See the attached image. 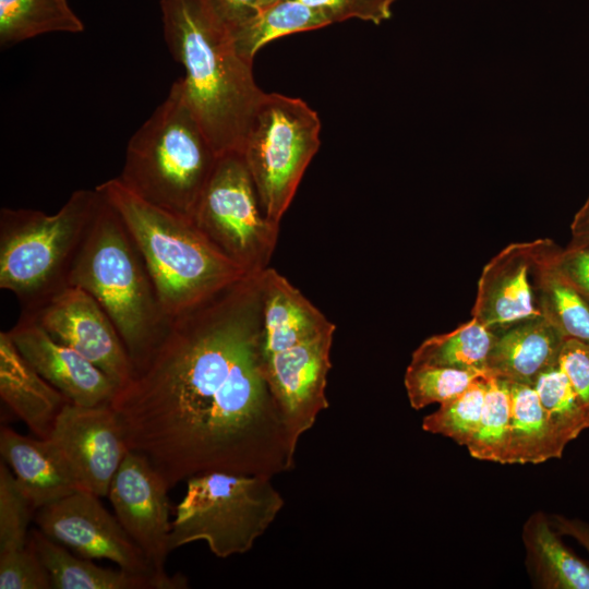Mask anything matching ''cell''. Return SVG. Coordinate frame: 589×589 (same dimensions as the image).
I'll return each mask as SVG.
<instances>
[{
  "instance_id": "6da1fadb",
  "label": "cell",
  "mask_w": 589,
  "mask_h": 589,
  "mask_svg": "<svg viewBox=\"0 0 589 589\" xmlns=\"http://www.w3.org/2000/svg\"><path fill=\"white\" fill-rule=\"evenodd\" d=\"M110 405L170 489L212 471L292 470L298 444L265 371L262 272L171 317Z\"/></svg>"
},
{
  "instance_id": "7a4b0ae2",
  "label": "cell",
  "mask_w": 589,
  "mask_h": 589,
  "mask_svg": "<svg viewBox=\"0 0 589 589\" xmlns=\"http://www.w3.org/2000/svg\"><path fill=\"white\" fill-rule=\"evenodd\" d=\"M165 40L183 65L188 100L218 156L240 153L265 96L252 63L196 0H160Z\"/></svg>"
},
{
  "instance_id": "3957f363",
  "label": "cell",
  "mask_w": 589,
  "mask_h": 589,
  "mask_svg": "<svg viewBox=\"0 0 589 589\" xmlns=\"http://www.w3.org/2000/svg\"><path fill=\"white\" fill-rule=\"evenodd\" d=\"M96 189L132 236L168 317L182 314L250 275L211 242L191 218L144 201L119 178Z\"/></svg>"
},
{
  "instance_id": "277c9868",
  "label": "cell",
  "mask_w": 589,
  "mask_h": 589,
  "mask_svg": "<svg viewBox=\"0 0 589 589\" xmlns=\"http://www.w3.org/2000/svg\"><path fill=\"white\" fill-rule=\"evenodd\" d=\"M68 285L87 291L105 310L133 369L147 359L167 332L170 317L163 310L144 259L123 220L103 194L71 267Z\"/></svg>"
},
{
  "instance_id": "5b68a950",
  "label": "cell",
  "mask_w": 589,
  "mask_h": 589,
  "mask_svg": "<svg viewBox=\"0 0 589 589\" xmlns=\"http://www.w3.org/2000/svg\"><path fill=\"white\" fill-rule=\"evenodd\" d=\"M218 157L180 77L130 139L118 178L144 201L192 219Z\"/></svg>"
},
{
  "instance_id": "8992f818",
  "label": "cell",
  "mask_w": 589,
  "mask_h": 589,
  "mask_svg": "<svg viewBox=\"0 0 589 589\" xmlns=\"http://www.w3.org/2000/svg\"><path fill=\"white\" fill-rule=\"evenodd\" d=\"M101 194L74 191L52 215L29 208L0 211V288L28 312L68 287L74 260L94 220Z\"/></svg>"
},
{
  "instance_id": "52a82bcc",
  "label": "cell",
  "mask_w": 589,
  "mask_h": 589,
  "mask_svg": "<svg viewBox=\"0 0 589 589\" xmlns=\"http://www.w3.org/2000/svg\"><path fill=\"white\" fill-rule=\"evenodd\" d=\"M271 480L226 471L189 478L171 521L170 551L201 540L220 558L250 551L285 504Z\"/></svg>"
},
{
  "instance_id": "ba28073f",
  "label": "cell",
  "mask_w": 589,
  "mask_h": 589,
  "mask_svg": "<svg viewBox=\"0 0 589 589\" xmlns=\"http://www.w3.org/2000/svg\"><path fill=\"white\" fill-rule=\"evenodd\" d=\"M321 120L302 99L266 93L241 155L261 209L274 227L288 209L305 169L320 148Z\"/></svg>"
},
{
  "instance_id": "9c48e42d",
  "label": "cell",
  "mask_w": 589,
  "mask_h": 589,
  "mask_svg": "<svg viewBox=\"0 0 589 589\" xmlns=\"http://www.w3.org/2000/svg\"><path fill=\"white\" fill-rule=\"evenodd\" d=\"M192 220L247 274L268 268L279 228L265 218L240 153L218 157Z\"/></svg>"
},
{
  "instance_id": "30bf717a",
  "label": "cell",
  "mask_w": 589,
  "mask_h": 589,
  "mask_svg": "<svg viewBox=\"0 0 589 589\" xmlns=\"http://www.w3.org/2000/svg\"><path fill=\"white\" fill-rule=\"evenodd\" d=\"M35 521L44 534L79 556L109 560L135 574H166L155 569L116 515L91 492L80 490L37 509Z\"/></svg>"
},
{
  "instance_id": "8fae6325",
  "label": "cell",
  "mask_w": 589,
  "mask_h": 589,
  "mask_svg": "<svg viewBox=\"0 0 589 589\" xmlns=\"http://www.w3.org/2000/svg\"><path fill=\"white\" fill-rule=\"evenodd\" d=\"M48 438L71 469L80 490L108 495L111 481L130 450L122 423L110 404L67 402Z\"/></svg>"
},
{
  "instance_id": "7c38bea8",
  "label": "cell",
  "mask_w": 589,
  "mask_h": 589,
  "mask_svg": "<svg viewBox=\"0 0 589 589\" xmlns=\"http://www.w3.org/2000/svg\"><path fill=\"white\" fill-rule=\"evenodd\" d=\"M21 313L95 364L117 388L131 377L133 364L115 324L84 289L68 286L36 309Z\"/></svg>"
},
{
  "instance_id": "4fadbf2b",
  "label": "cell",
  "mask_w": 589,
  "mask_h": 589,
  "mask_svg": "<svg viewBox=\"0 0 589 589\" xmlns=\"http://www.w3.org/2000/svg\"><path fill=\"white\" fill-rule=\"evenodd\" d=\"M168 486L143 454L129 450L116 472L108 497L123 529L156 570L164 573L169 549Z\"/></svg>"
},
{
  "instance_id": "5bb4252c",
  "label": "cell",
  "mask_w": 589,
  "mask_h": 589,
  "mask_svg": "<svg viewBox=\"0 0 589 589\" xmlns=\"http://www.w3.org/2000/svg\"><path fill=\"white\" fill-rule=\"evenodd\" d=\"M334 332L264 353L266 377L296 444L329 405L327 376Z\"/></svg>"
},
{
  "instance_id": "9a60e30c",
  "label": "cell",
  "mask_w": 589,
  "mask_h": 589,
  "mask_svg": "<svg viewBox=\"0 0 589 589\" xmlns=\"http://www.w3.org/2000/svg\"><path fill=\"white\" fill-rule=\"evenodd\" d=\"M540 239L505 247L483 267L478 281L472 318L500 334L541 315L532 266Z\"/></svg>"
},
{
  "instance_id": "2e32d148",
  "label": "cell",
  "mask_w": 589,
  "mask_h": 589,
  "mask_svg": "<svg viewBox=\"0 0 589 589\" xmlns=\"http://www.w3.org/2000/svg\"><path fill=\"white\" fill-rule=\"evenodd\" d=\"M8 334L22 356L69 402L88 407L111 402L117 385L77 351L55 340L29 315L21 313Z\"/></svg>"
},
{
  "instance_id": "e0dca14e",
  "label": "cell",
  "mask_w": 589,
  "mask_h": 589,
  "mask_svg": "<svg viewBox=\"0 0 589 589\" xmlns=\"http://www.w3.org/2000/svg\"><path fill=\"white\" fill-rule=\"evenodd\" d=\"M0 454L34 509L80 491L67 461L48 438L1 428Z\"/></svg>"
},
{
  "instance_id": "ac0fdd59",
  "label": "cell",
  "mask_w": 589,
  "mask_h": 589,
  "mask_svg": "<svg viewBox=\"0 0 589 589\" xmlns=\"http://www.w3.org/2000/svg\"><path fill=\"white\" fill-rule=\"evenodd\" d=\"M34 548L55 589H180L187 580L179 575H142L123 568L110 569L94 564L89 558L75 556L62 544L51 540L39 529L29 532Z\"/></svg>"
},
{
  "instance_id": "d6986e66",
  "label": "cell",
  "mask_w": 589,
  "mask_h": 589,
  "mask_svg": "<svg viewBox=\"0 0 589 589\" xmlns=\"http://www.w3.org/2000/svg\"><path fill=\"white\" fill-rule=\"evenodd\" d=\"M0 396L38 437L49 436L67 398L22 356L8 332L0 333Z\"/></svg>"
},
{
  "instance_id": "ffe728a7",
  "label": "cell",
  "mask_w": 589,
  "mask_h": 589,
  "mask_svg": "<svg viewBox=\"0 0 589 589\" xmlns=\"http://www.w3.org/2000/svg\"><path fill=\"white\" fill-rule=\"evenodd\" d=\"M565 339L543 316L516 324L497 334L486 372L533 386L543 372L558 364Z\"/></svg>"
},
{
  "instance_id": "44dd1931",
  "label": "cell",
  "mask_w": 589,
  "mask_h": 589,
  "mask_svg": "<svg viewBox=\"0 0 589 589\" xmlns=\"http://www.w3.org/2000/svg\"><path fill=\"white\" fill-rule=\"evenodd\" d=\"M264 353L335 332V325L273 268L262 272Z\"/></svg>"
},
{
  "instance_id": "7402d4cb",
  "label": "cell",
  "mask_w": 589,
  "mask_h": 589,
  "mask_svg": "<svg viewBox=\"0 0 589 589\" xmlns=\"http://www.w3.org/2000/svg\"><path fill=\"white\" fill-rule=\"evenodd\" d=\"M521 537L527 568L539 588L589 589V564L562 541L549 515H530Z\"/></svg>"
},
{
  "instance_id": "603a6c76",
  "label": "cell",
  "mask_w": 589,
  "mask_h": 589,
  "mask_svg": "<svg viewBox=\"0 0 589 589\" xmlns=\"http://www.w3.org/2000/svg\"><path fill=\"white\" fill-rule=\"evenodd\" d=\"M556 248L552 240L540 239L532 266L538 308L565 338L589 344V301L557 269Z\"/></svg>"
},
{
  "instance_id": "cb8c5ba5",
  "label": "cell",
  "mask_w": 589,
  "mask_h": 589,
  "mask_svg": "<svg viewBox=\"0 0 589 589\" xmlns=\"http://www.w3.org/2000/svg\"><path fill=\"white\" fill-rule=\"evenodd\" d=\"M563 452L552 433L534 387L510 382L509 443L506 464H540L560 458Z\"/></svg>"
},
{
  "instance_id": "d4e9b609",
  "label": "cell",
  "mask_w": 589,
  "mask_h": 589,
  "mask_svg": "<svg viewBox=\"0 0 589 589\" xmlns=\"http://www.w3.org/2000/svg\"><path fill=\"white\" fill-rule=\"evenodd\" d=\"M329 25L327 19L301 0H280L260 8L231 34L238 53L253 62L266 44L284 36Z\"/></svg>"
},
{
  "instance_id": "484cf974",
  "label": "cell",
  "mask_w": 589,
  "mask_h": 589,
  "mask_svg": "<svg viewBox=\"0 0 589 589\" xmlns=\"http://www.w3.org/2000/svg\"><path fill=\"white\" fill-rule=\"evenodd\" d=\"M84 23L68 0H0V46L5 49L38 35L82 33Z\"/></svg>"
},
{
  "instance_id": "4316f807",
  "label": "cell",
  "mask_w": 589,
  "mask_h": 589,
  "mask_svg": "<svg viewBox=\"0 0 589 589\" xmlns=\"http://www.w3.org/2000/svg\"><path fill=\"white\" fill-rule=\"evenodd\" d=\"M497 334L471 317L454 330L425 339L410 363L486 372V362Z\"/></svg>"
},
{
  "instance_id": "83f0119b",
  "label": "cell",
  "mask_w": 589,
  "mask_h": 589,
  "mask_svg": "<svg viewBox=\"0 0 589 589\" xmlns=\"http://www.w3.org/2000/svg\"><path fill=\"white\" fill-rule=\"evenodd\" d=\"M533 387L552 433L564 450L570 441L589 429V412L558 364L543 372Z\"/></svg>"
},
{
  "instance_id": "f1b7e54d",
  "label": "cell",
  "mask_w": 589,
  "mask_h": 589,
  "mask_svg": "<svg viewBox=\"0 0 589 589\" xmlns=\"http://www.w3.org/2000/svg\"><path fill=\"white\" fill-rule=\"evenodd\" d=\"M510 382L488 373L482 414L476 433L466 445L479 460L506 465L509 443Z\"/></svg>"
},
{
  "instance_id": "f546056e",
  "label": "cell",
  "mask_w": 589,
  "mask_h": 589,
  "mask_svg": "<svg viewBox=\"0 0 589 589\" xmlns=\"http://www.w3.org/2000/svg\"><path fill=\"white\" fill-rule=\"evenodd\" d=\"M488 373L476 378L464 392L443 401L424 417L422 429L466 446L477 431L484 404Z\"/></svg>"
},
{
  "instance_id": "4dcf8cb0",
  "label": "cell",
  "mask_w": 589,
  "mask_h": 589,
  "mask_svg": "<svg viewBox=\"0 0 589 589\" xmlns=\"http://www.w3.org/2000/svg\"><path fill=\"white\" fill-rule=\"evenodd\" d=\"M486 373L409 363L404 381L411 407L420 410L458 395L476 378Z\"/></svg>"
},
{
  "instance_id": "1f68e13d",
  "label": "cell",
  "mask_w": 589,
  "mask_h": 589,
  "mask_svg": "<svg viewBox=\"0 0 589 589\" xmlns=\"http://www.w3.org/2000/svg\"><path fill=\"white\" fill-rule=\"evenodd\" d=\"M32 507L13 472L0 464V553L25 548Z\"/></svg>"
},
{
  "instance_id": "d6a6232c",
  "label": "cell",
  "mask_w": 589,
  "mask_h": 589,
  "mask_svg": "<svg viewBox=\"0 0 589 589\" xmlns=\"http://www.w3.org/2000/svg\"><path fill=\"white\" fill-rule=\"evenodd\" d=\"M51 578L34 548L0 553V589H50Z\"/></svg>"
},
{
  "instance_id": "836d02e7",
  "label": "cell",
  "mask_w": 589,
  "mask_h": 589,
  "mask_svg": "<svg viewBox=\"0 0 589 589\" xmlns=\"http://www.w3.org/2000/svg\"><path fill=\"white\" fill-rule=\"evenodd\" d=\"M321 12L329 22L358 19L380 25L392 17L397 0H301Z\"/></svg>"
},
{
  "instance_id": "e575fe53",
  "label": "cell",
  "mask_w": 589,
  "mask_h": 589,
  "mask_svg": "<svg viewBox=\"0 0 589 589\" xmlns=\"http://www.w3.org/2000/svg\"><path fill=\"white\" fill-rule=\"evenodd\" d=\"M558 366L589 412V344L566 338L560 353Z\"/></svg>"
},
{
  "instance_id": "d590c367",
  "label": "cell",
  "mask_w": 589,
  "mask_h": 589,
  "mask_svg": "<svg viewBox=\"0 0 589 589\" xmlns=\"http://www.w3.org/2000/svg\"><path fill=\"white\" fill-rule=\"evenodd\" d=\"M211 21L229 35L252 16L261 0H196Z\"/></svg>"
},
{
  "instance_id": "8d00e7d4",
  "label": "cell",
  "mask_w": 589,
  "mask_h": 589,
  "mask_svg": "<svg viewBox=\"0 0 589 589\" xmlns=\"http://www.w3.org/2000/svg\"><path fill=\"white\" fill-rule=\"evenodd\" d=\"M554 263L562 275L589 301V247H557Z\"/></svg>"
},
{
  "instance_id": "74e56055",
  "label": "cell",
  "mask_w": 589,
  "mask_h": 589,
  "mask_svg": "<svg viewBox=\"0 0 589 589\" xmlns=\"http://www.w3.org/2000/svg\"><path fill=\"white\" fill-rule=\"evenodd\" d=\"M552 526L561 536L574 538L589 552V524L578 518L549 515Z\"/></svg>"
},
{
  "instance_id": "f35d334b",
  "label": "cell",
  "mask_w": 589,
  "mask_h": 589,
  "mask_svg": "<svg viewBox=\"0 0 589 589\" xmlns=\"http://www.w3.org/2000/svg\"><path fill=\"white\" fill-rule=\"evenodd\" d=\"M572 239L566 248L589 247V196L580 209L575 214L570 225Z\"/></svg>"
},
{
  "instance_id": "ab89813d",
  "label": "cell",
  "mask_w": 589,
  "mask_h": 589,
  "mask_svg": "<svg viewBox=\"0 0 589 589\" xmlns=\"http://www.w3.org/2000/svg\"><path fill=\"white\" fill-rule=\"evenodd\" d=\"M276 1H280V0H261L257 10H259L260 8H263V7H266V5L271 4V3H274V2H276ZM257 10H256V11H257Z\"/></svg>"
}]
</instances>
